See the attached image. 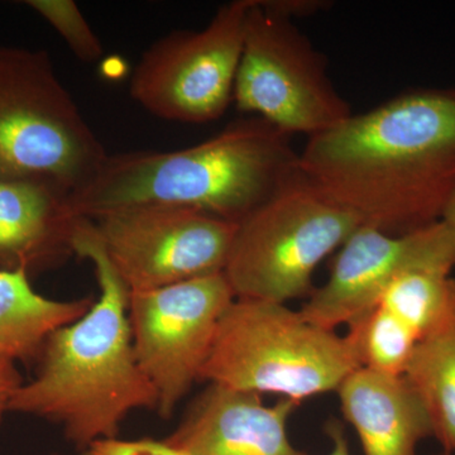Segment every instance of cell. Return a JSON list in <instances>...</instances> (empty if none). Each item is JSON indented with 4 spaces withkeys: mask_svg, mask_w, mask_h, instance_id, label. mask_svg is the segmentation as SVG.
Instances as JSON below:
<instances>
[{
    "mask_svg": "<svg viewBox=\"0 0 455 455\" xmlns=\"http://www.w3.org/2000/svg\"><path fill=\"white\" fill-rule=\"evenodd\" d=\"M300 169L388 235L443 220L455 193V86L411 90L307 140Z\"/></svg>",
    "mask_w": 455,
    "mask_h": 455,
    "instance_id": "1",
    "label": "cell"
},
{
    "mask_svg": "<svg viewBox=\"0 0 455 455\" xmlns=\"http://www.w3.org/2000/svg\"><path fill=\"white\" fill-rule=\"evenodd\" d=\"M359 363L349 341L287 304L235 299L221 316L202 381L300 403L337 392Z\"/></svg>",
    "mask_w": 455,
    "mask_h": 455,
    "instance_id": "4",
    "label": "cell"
},
{
    "mask_svg": "<svg viewBox=\"0 0 455 455\" xmlns=\"http://www.w3.org/2000/svg\"><path fill=\"white\" fill-rule=\"evenodd\" d=\"M424 406L431 436L455 451V326L421 340L403 374Z\"/></svg>",
    "mask_w": 455,
    "mask_h": 455,
    "instance_id": "16",
    "label": "cell"
},
{
    "mask_svg": "<svg viewBox=\"0 0 455 455\" xmlns=\"http://www.w3.org/2000/svg\"><path fill=\"white\" fill-rule=\"evenodd\" d=\"M233 101L290 137L311 139L353 114L329 77L324 56L292 20L262 0H253L248 12Z\"/></svg>",
    "mask_w": 455,
    "mask_h": 455,
    "instance_id": "7",
    "label": "cell"
},
{
    "mask_svg": "<svg viewBox=\"0 0 455 455\" xmlns=\"http://www.w3.org/2000/svg\"><path fill=\"white\" fill-rule=\"evenodd\" d=\"M82 218L61 188L0 180V269L32 277L64 265Z\"/></svg>",
    "mask_w": 455,
    "mask_h": 455,
    "instance_id": "13",
    "label": "cell"
},
{
    "mask_svg": "<svg viewBox=\"0 0 455 455\" xmlns=\"http://www.w3.org/2000/svg\"><path fill=\"white\" fill-rule=\"evenodd\" d=\"M347 329L344 337L359 367L385 376H403L420 343L405 323L379 305L353 320Z\"/></svg>",
    "mask_w": 455,
    "mask_h": 455,
    "instance_id": "18",
    "label": "cell"
},
{
    "mask_svg": "<svg viewBox=\"0 0 455 455\" xmlns=\"http://www.w3.org/2000/svg\"><path fill=\"white\" fill-rule=\"evenodd\" d=\"M23 381L25 379L18 371L17 363L0 358V424H2L3 416L9 412V403L14 391Z\"/></svg>",
    "mask_w": 455,
    "mask_h": 455,
    "instance_id": "21",
    "label": "cell"
},
{
    "mask_svg": "<svg viewBox=\"0 0 455 455\" xmlns=\"http://www.w3.org/2000/svg\"><path fill=\"white\" fill-rule=\"evenodd\" d=\"M361 226L300 171L236 226L224 275L235 299L287 304Z\"/></svg>",
    "mask_w": 455,
    "mask_h": 455,
    "instance_id": "6",
    "label": "cell"
},
{
    "mask_svg": "<svg viewBox=\"0 0 455 455\" xmlns=\"http://www.w3.org/2000/svg\"><path fill=\"white\" fill-rule=\"evenodd\" d=\"M92 298L56 300L33 289L22 271L0 269V358L32 362L57 329L82 317Z\"/></svg>",
    "mask_w": 455,
    "mask_h": 455,
    "instance_id": "15",
    "label": "cell"
},
{
    "mask_svg": "<svg viewBox=\"0 0 455 455\" xmlns=\"http://www.w3.org/2000/svg\"><path fill=\"white\" fill-rule=\"evenodd\" d=\"M235 299L224 272L130 293L134 353L157 395L160 418L170 419L202 381L221 316Z\"/></svg>",
    "mask_w": 455,
    "mask_h": 455,
    "instance_id": "9",
    "label": "cell"
},
{
    "mask_svg": "<svg viewBox=\"0 0 455 455\" xmlns=\"http://www.w3.org/2000/svg\"><path fill=\"white\" fill-rule=\"evenodd\" d=\"M92 220L130 293L220 274L238 226L175 206L122 209Z\"/></svg>",
    "mask_w": 455,
    "mask_h": 455,
    "instance_id": "10",
    "label": "cell"
},
{
    "mask_svg": "<svg viewBox=\"0 0 455 455\" xmlns=\"http://www.w3.org/2000/svg\"><path fill=\"white\" fill-rule=\"evenodd\" d=\"M415 268H455V228L439 220L414 232L388 235L361 227L341 245L328 280L313 290L300 314L335 331L373 309L395 278Z\"/></svg>",
    "mask_w": 455,
    "mask_h": 455,
    "instance_id": "11",
    "label": "cell"
},
{
    "mask_svg": "<svg viewBox=\"0 0 455 455\" xmlns=\"http://www.w3.org/2000/svg\"><path fill=\"white\" fill-rule=\"evenodd\" d=\"M82 455H185L166 440L107 438L92 442Z\"/></svg>",
    "mask_w": 455,
    "mask_h": 455,
    "instance_id": "20",
    "label": "cell"
},
{
    "mask_svg": "<svg viewBox=\"0 0 455 455\" xmlns=\"http://www.w3.org/2000/svg\"><path fill=\"white\" fill-rule=\"evenodd\" d=\"M341 414L357 433L363 455H415L431 436L429 419L405 377L358 368L337 390Z\"/></svg>",
    "mask_w": 455,
    "mask_h": 455,
    "instance_id": "14",
    "label": "cell"
},
{
    "mask_svg": "<svg viewBox=\"0 0 455 455\" xmlns=\"http://www.w3.org/2000/svg\"><path fill=\"white\" fill-rule=\"evenodd\" d=\"M253 0H233L200 31H173L140 56L131 98L164 121H217L233 103L245 23Z\"/></svg>",
    "mask_w": 455,
    "mask_h": 455,
    "instance_id": "8",
    "label": "cell"
},
{
    "mask_svg": "<svg viewBox=\"0 0 455 455\" xmlns=\"http://www.w3.org/2000/svg\"><path fill=\"white\" fill-rule=\"evenodd\" d=\"M439 455H451V454L444 453V451H443V453L439 454Z\"/></svg>",
    "mask_w": 455,
    "mask_h": 455,
    "instance_id": "24",
    "label": "cell"
},
{
    "mask_svg": "<svg viewBox=\"0 0 455 455\" xmlns=\"http://www.w3.org/2000/svg\"><path fill=\"white\" fill-rule=\"evenodd\" d=\"M262 2L269 11L289 20L309 16L325 8V2H319V0H262Z\"/></svg>",
    "mask_w": 455,
    "mask_h": 455,
    "instance_id": "22",
    "label": "cell"
},
{
    "mask_svg": "<svg viewBox=\"0 0 455 455\" xmlns=\"http://www.w3.org/2000/svg\"><path fill=\"white\" fill-rule=\"evenodd\" d=\"M443 220L447 221V223L455 228V193L453 197H451V202H449L447 209H445L444 215H443Z\"/></svg>",
    "mask_w": 455,
    "mask_h": 455,
    "instance_id": "23",
    "label": "cell"
},
{
    "mask_svg": "<svg viewBox=\"0 0 455 455\" xmlns=\"http://www.w3.org/2000/svg\"><path fill=\"white\" fill-rule=\"evenodd\" d=\"M44 50L0 44V180L73 196L107 158Z\"/></svg>",
    "mask_w": 455,
    "mask_h": 455,
    "instance_id": "5",
    "label": "cell"
},
{
    "mask_svg": "<svg viewBox=\"0 0 455 455\" xmlns=\"http://www.w3.org/2000/svg\"><path fill=\"white\" fill-rule=\"evenodd\" d=\"M300 171L290 136L248 116L179 151L108 155L70 202L88 220L139 206H175L239 224Z\"/></svg>",
    "mask_w": 455,
    "mask_h": 455,
    "instance_id": "3",
    "label": "cell"
},
{
    "mask_svg": "<svg viewBox=\"0 0 455 455\" xmlns=\"http://www.w3.org/2000/svg\"><path fill=\"white\" fill-rule=\"evenodd\" d=\"M25 4L59 33L77 59L94 62L103 56V44L74 0H27Z\"/></svg>",
    "mask_w": 455,
    "mask_h": 455,
    "instance_id": "19",
    "label": "cell"
},
{
    "mask_svg": "<svg viewBox=\"0 0 455 455\" xmlns=\"http://www.w3.org/2000/svg\"><path fill=\"white\" fill-rule=\"evenodd\" d=\"M47 455H62V454L52 453V454H47Z\"/></svg>",
    "mask_w": 455,
    "mask_h": 455,
    "instance_id": "25",
    "label": "cell"
},
{
    "mask_svg": "<svg viewBox=\"0 0 455 455\" xmlns=\"http://www.w3.org/2000/svg\"><path fill=\"white\" fill-rule=\"evenodd\" d=\"M377 305L405 323L419 340L427 339L455 326V277L447 269H410L392 281Z\"/></svg>",
    "mask_w": 455,
    "mask_h": 455,
    "instance_id": "17",
    "label": "cell"
},
{
    "mask_svg": "<svg viewBox=\"0 0 455 455\" xmlns=\"http://www.w3.org/2000/svg\"><path fill=\"white\" fill-rule=\"evenodd\" d=\"M74 253L92 263L100 293L82 317L47 338L35 376L14 391L9 412L59 425L82 451L116 438L132 412L156 411L157 395L134 353L130 291L88 218L75 230Z\"/></svg>",
    "mask_w": 455,
    "mask_h": 455,
    "instance_id": "2",
    "label": "cell"
},
{
    "mask_svg": "<svg viewBox=\"0 0 455 455\" xmlns=\"http://www.w3.org/2000/svg\"><path fill=\"white\" fill-rule=\"evenodd\" d=\"M299 403L209 383L194 400L169 444L185 455H310L292 444L290 416Z\"/></svg>",
    "mask_w": 455,
    "mask_h": 455,
    "instance_id": "12",
    "label": "cell"
}]
</instances>
